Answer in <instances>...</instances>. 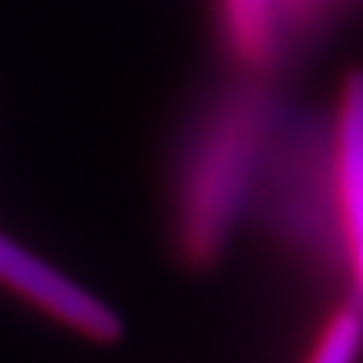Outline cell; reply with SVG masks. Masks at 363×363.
I'll use <instances>...</instances> for the list:
<instances>
[{"mask_svg": "<svg viewBox=\"0 0 363 363\" xmlns=\"http://www.w3.org/2000/svg\"><path fill=\"white\" fill-rule=\"evenodd\" d=\"M272 77L238 72L212 89L180 129L169 172V229L189 266L215 263L257 198L286 106Z\"/></svg>", "mask_w": 363, "mask_h": 363, "instance_id": "cell-1", "label": "cell"}, {"mask_svg": "<svg viewBox=\"0 0 363 363\" xmlns=\"http://www.w3.org/2000/svg\"><path fill=\"white\" fill-rule=\"evenodd\" d=\"M0 286L89 340H115L121 335V318L101 295L6 232H0Z\"/></svg>", "mask_w": 363, "mask_h": 363, "instance_id": "cell-2", "label": "cell"}, {"mask_svg": "<svg viewBox=\"0 0 363 363\" xmlns=\"http://www.w3.org/2000/svg\"><path fill=\"white\" fill-rule=\"evenodd\" d=\"M332 184L343 266L354 301L363 303V72L343 80L332 115Z\"/></svg>", "mask_w": 363, "mask_h": 363, "instance_id": "cell-3", "label": "cell"}, {"mask_svg": "<svg viewBox=\"0 0 363 363\" xmlns=\"http://www.w3.org/2000/svg\"><path fill=\"white\" fill-rule=\"evenodd\" d=\"M363 349V303L349 301L329 315L303 363H357Z\"/></svg>", "mask_w": 363, "mask_h": 363, "instance_id": "cell-4", "label": "cell"}]
</instances>
